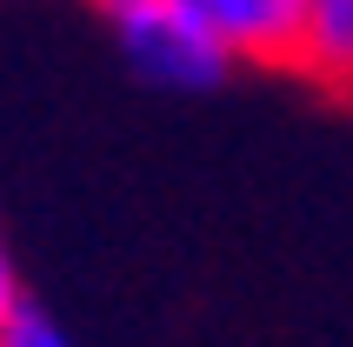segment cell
<instances>
[{
  "label": "cell",
  "instance_id": "2",
  "mask_svg": "<svg viewBox=\"0 0 353 347\" xmlns=\"http://www.w3.org/2000/svg\"><path fill=\"white\" fill-rule=\"evenodd\" d=\"M174 7L200 20L234 60H294L300 0H174Z\"/></svg>",
  "mask_w": 353,
  "mask_h": 347
},
{
  "label": "cell",
  "instance_id": "5",
  "mask_svg": "<svg viewBox=\"0 0 353 347\" xmlns=\"http://www.w3.org/2000/svg\"><path fill=\"white\" fill-rule=\"evenodd\" d=\"M20 308H27V294H20V268H14V254H7V241H0V334L20 321Z\"/></svg>",
  "mask_w": 353,
  "mask_h": 347
},
{
  "label": "cell",
  "instance_id": "1",
  "mask_svg": "<svg viewBox=\"0 0 353 347\" xmlns=\"http://www.w3.org/2000/svg\"><path fill=\"white\" fill-rule=\"evenodd\" d=\"M120 47H127V60H134L140 80H154V87H187V94L227 80V67H234V54H227L200 20H187L174 0H160V7H147V14L120 20Z\"/></svg>",
  "mask_w": 353,
  "mask_h": 347
},
{
  "label": "cell",
  "instance_id": "3",
  "mask_svg": "<svg viewBox=\"0 0 353 347\" xmlns=\"http://www.w3.org/2000/svg\"><path fill=\"white\" fill-rule=\"evenodd\" d=\"M294 67H307L320 87H353V0H300Z\"/></svg>",
  "mask_w": 353,
  "mask_h": 347
},
{
  "label": "cell",
  "instance_id": "6",
  "mask_svg": "<svg viewBox=\"0 0 353 347\" xmlns=\"http://www.w3.org/2000/svg\"><path fill=\"white\" fill-rule=\"evenodd\" d=\"M94 7H100V14H107V20H114V27H120V20L147 14V7H160V0H94Z\"/></svg>",
  "mask_w": 353,
  "mask_h": 347
},
{
  "label": "cell",
  "instance_id": "4",
  "mask_svg": "<svg viewBox=\"0 0 353 347\" xmlns=\"http://www.w3.org/2000/svg\"><path fill=\"white\" fill-rule=\"evenodd\" d=\"M0 347H74V341H67V334H60L40 308H20V321L0 334Z\"/></svg>",
  "mask_w": 353,
  "mask_h": 347
}]
</instances>
